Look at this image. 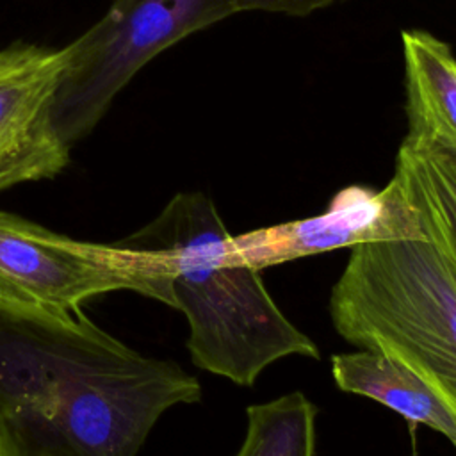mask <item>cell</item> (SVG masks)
I'll return each instance as SVG.
<instances>
[{
  "mask_svg": "<svg viewBox=\"0 0 456 456\" xmlns=\"http://www.w3.org/2000/svg\"><path fill=\"white\" fill-rule=\"evenodd\" d=\"M200 399L194 376L82 310H0V419L20 456H137L169 408Z\"/></svg>",
  "mask_w": 456,
  "mask_h": 456,
  "instance_id": "cell-1",
  "label": "cell"
},
{
  "mask_svg": "<svg viewBox=\"0 0 456 456\" xmlns=\"http://www.w3.org/2000/svg\"><path fill=\"white\" fill-rule=\"evenodd\" d=\"M228 230L203 192H178L125 246L150 251L189 322L194 365L249 387L280 358H319L314 340L269 296L260 271L228 256Z\"/></svg>",
  "mask_w": 456,
  "mask_h": 456,
  "instance_id": "cell-2",
  "label": "cell"
},
{
  "mask_svg": "<svg viewBox=\"0 0 456 456\" xmlns=\"http://www.w3.org/2000/svg\"><path fill=\"white\" fill-rule=\"evenodd\" d=\"M330 315L344 340L399 358L456 413V267L435 242L351 248Z\"/></svg>",
  "mask_w": 456,
  "mask_h": 456,
  "instance_id": "cell-3",
  "label": "cell"
},
{
  "mask_svg": "<svg viewBox=\"0 0 456 456\" xmlns=\"http://www.w3.org/2000/svg\"><path fill=\"white\" fill-rule=\"evenodd\" d=\"M239 12V0H112L66 45L53 123L71 148L103 119L116 96L159 53Z\"/></svg>",
  "mask_w": 456,
  "mask_h": 456,
  "instance_id": "cell-4",
  "label": "cell"
},
{
  "mask_svg": "<svg viewBox=\"0 0 456 456\" xmlns=\"http://www.w3.org/2000/svg\"><path fill=\"white\" fill-rule=\"evenodd\" d=\"M114 290L171 306L150 251L77 240L0 210V310L77 314L84 301Z\"/></svg>",
  "mask_w": 456,
  "mask_h": 456,
  "instance_id": "cell-5",
  "label": "cell"
},
{
  "mask_svg": "<svg viewBox=\"0 0 456 456\" xmlns=\"http://www.w3.org/2000/svg\"><path fill=\"white\" fill-rule=\"evenodd\" d=\"M394 239L426 235L415 210L390 178L379 191L367 185L340 189L317 216L230 235L228 256L262 271L317 253Z\"/></svg>",
  "mask_w": 456,
  "mask_h": 456,
  "instance_id": "cell-6",
  "label": "cell"
},
{
  "mask_svg": "<svg viewBox=\"0 0 456 456\" xmlns=\"http://www.w3.org/2000/svg\"><path fill=\"white\" fill-rule=\"evenodd\" d=\"M66 46L14 41L0 48V192L55 178L71 148L53 123V100Z\"/></svg>",
  "mask_w": 456,
  "mask_h": 456,
  "instance_id": "cell-7",
  "label": "cell"
},
{
  "mask_svg": "<svg viewBox=\"0 0 456 456\" xmlns=\"http://www.w3.org/2000/svg\"><path fill=\"white\" fill-rule=\"evenodd\" d=\"M331 372L344 392L363 395L397 411L411 426H428L456 449V413L411 367L399 358L365 349L331 356Z\"/></svg>",
  "mask_w": 456,
  "mask_h": 456,
  "instance_id": "cell-8",
  "label": "cell"
},
{
  "mask_svg": "<svg viewBox=\"0 0 456 456\" xmlns=\"http://www.w3.org/2000/svg\"><path fill=\"white\" fill-rule=\"evenodd\" d=\"M406 141L456 153V57L426 30H403Z\"/></svg>",
  "mask_w": 456,
  "mask_h": 456,
  "instance_id": "cell-9",
  "label": "cell"
},
{
  "mask_svg": "<svg viewBox=\"0 0 456 456\" xmlns=\"http://www.w3.org/2000/svg\"><path fill=\"white\" fill-rule=\"evenodd\" d=\"M392 180L415 210L426 239L456 267V153L403 139Z\"/></svg>",
  "mask_w": 456,
  "mask_h": 456,
  "instance_id": "cell-10",
  "label": "cell"
},
{
  "mask_svg": "<svg viewBox=\"0 0 456 456\" xmlns=\"http://www.w3.org/2000/svg\"><path fill=\"white\" fill-rule=\"evenodd\" d=\"M246 417V436L235 456H314L317 406L303 392L251 404Z\"/></svg>",
  "mask_w": 456,
  "mask_h": 456,
  "instance_id": "cell-11",
  "label": "cell"
},
{
  "mask_svg": "<svg viewBox=\"0 0 456 456\" xmlns=\"http://www.w3.org/2000/svg\"><path fill=\"white\" fill-rule=\"evenodd\" d=\"M340 0H239V12L262 11L287 16H308Z\"/></svg>",
  "mask_w": 456,
  "mask_h": 456,
  "instance_id": "cell-12",
  "label": "cell"
},
{
  "mask_svg": "<svg viewBox=\"0 0 456 456\" xmlns=\"http://www.w3.org/2000/svg\"><path fill=\"white\" fill-rule=\"evenodd\" d=\"M0 456H20L14 440L11 438L5 424L0 419Z\"/></svg>",
  "mask_w": 456,
  "mask_h": 456,
  "instance_id": "cell-13",
  "label": "cell"
}]
</instances>
